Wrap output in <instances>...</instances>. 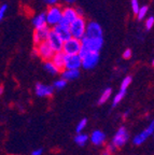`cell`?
Segmentation results:
<instances>
[{"mask_svg": "<svg viewBox=\"0 0 154 155\" xmlns=\"http://www.w3.org/2000/svg\"><path fill=\"white\" fill-rule=\"evenodd\" d=\"M81 40H78V39L71 38L67 41L64 42L63 45V53L65 55H78L81 50Z\"/></svg>", "mask_w": 154, "mask_h": 155, "instance_id": "obj_4", "label": "cell"}, {"mask_svg": "<svg viewBox=\"0 0 154 155\" xmlns=\"http://www.w3.org/2000/svg\"><path fill=\"white\" fill-rule=\"evenodd\" d=\"M111 94H112V90H111L110 87H107V88H105L104 92L101 93L100 97H99V99H98V104H104L105 102L108 101V100L110 99Z\"/></svg>", "mask_w": 154, "mask_h": 155, "instance_id": "obj_21", "label": "cell"}, {"mask_svg": "<svg viewBox=\"0 0 154 155\" xmlns=\"http://www.w3.org/2000/svg\"><path fill=\"white\" fill-rule=\"evenodd\" d=\"M80 75V71L79 70H67V69H64L62 70V79L68 81L75 80L78 79Z\"/></svg>", "mask_w": 154, "mask_h": 155, "instance_id": "obj_19", "label": "cell"}, {"mask_svg": "<svg viewBox=\"0 0 154 155\" xmlns=\"http://www.w3.org/2000/svg\"><path fill=\"white\" fill-rule=\"evenodd\" d=\"M43 2H45L46 5H49L50 7H52V5H55L56 3L58 2V0H43Z\"/></svg>", "mask_w": 154, "mask_h": 155, "instance_id": "obj_33", "label": "cell"}, {"mask_svg": "<svg viewBox=\"0 0 154 155\" xmlns=\"http://www.w3.org/2000/svg\"><path fill=\"white\" fill-rule=\"evenodd\" d=\"M70 34L71 37L78 40H81L85 34V29H86V22L83 17H78L69 25Z\"/></svg>", "mask_w": 154, "mask_h": 155, "instance_id": "obj_2", "label": "cell"}, {"mask_svg": "<svg viewBox=\"0 0 154 155\" xmlns=\"http://www.w3.org/2000/svg\"><path fill=\"white\" fill-rule=\"evenodd\" d=\"M99 63V53L89 52L84 58H82V67L84 69H93Z\"/></svg>", "mask_w": 154, "mask_h": 155, "instance_id": "obj_11", "label": "cell"}, {"mask_svg": "<svg viewBox=\"0 0 154 155\" xmlns=\"http://www.w3.org/2000/svg\"><path fill=\"white\" fill-rule=\"evenodd\" d=\"M153 25H154V17L149 16L147 18V21H146V28H147L148 30H150V29L153 27Z\"/></svg>", "mask_w": 154, "mask_h": 155, "instance_id": "obj_28", "label": "cell"}, {"mask_svg": "<svg viewBox=\"0 0 154 155\" xmlns=\"http://www.w3.org/2000/svg\"><path fill=\"white\" fill-rule=\"evenodd\" d=\"M86 125H87V120L86 119H82L81 121L78 123L77 127H75V131H77V134H81L82 130L86 127Z\"/></svg>", "mask_w": 154, "mask_h": 155, "instance_id": "obj_26", "label": "cell"}, {"mask_svg": "<svg viewBox=\"0 0 154 155\" xmlns=\"http://www.w3.org/2000/svg\"><path fill=\"white\" fill-rule=\"evenodd\" d=\"M106 150H107V151H109V152H110V153H112V154H113V153L116 152V151L118 150V149L116 148V145H114V144H112V143L110 142L108 145H107Z\"/></svg>", "mask_w": 154, "mask_h": 155, "instance_id": "obj_32", "label": "cell"}, {"mask_svg": "<svg viewBox=\"0 0 154 155\" xmlns=\"http://www.w3.org/2000/svg\"><path fill=\"white\" fill-rule=\"evenodd\" d=\"M148 10H149V9H148L147 5H143V7H140L139 11H138V13H137V18L139 19V21H142V19H143L146 16H147Z\"/></svg>", "mask_w": 154, "mask_h": 155, "instance_id": "obj_25", "label": "cell"}, {"mask_svg": "<svg viewBox=\"0 0 154 155\" xmlns=\"http://www.w3.org/2000/svg\"><path fill=\"white\" fill-rule=\"evenodd\" d=\"M152 66H153V67H154V59H153V61H152Z\"/></svg>", "mask_w": 154, "mask_h": 155, "instance_id": "obj_38", "label": "cell"}, {"mask_svg": "<svg viewBox=\"0 0 154 155\" xmlns=\"http://www.w3.org/2000/svg\"><path fill=\"white\" fill-rule=\"evenodd\" d=\"M153 136H154V134H153Z\"/></svg>", "mask_w": 154, "mask_h": 155, "instance_id": "obj_39", "label": "cell"}, {"mask_svg": "<svg viewBox=\"0 0 154 155\" xmlns=\"http://www.w3.org/2000/svg\"><path fill=\"white\" fill-rule=\"evenodd\" d=\"M7 9H8V5H2L0 7V22L3 19L5 15V12H7Z\"/></svg>", "mask_w": 154, "mask_h": 155, "instance_id": "obj_29", "label": "cell"}, {"mask_svg": "<svg viewBox=\"0 0 154 155\" xmlns=\"http://www.w3.org/2000/svg\"><path fill=\"white\" fill-rule=\"evenodd\" d=\"M130 5H132V12H134L136 15H137L138 11H139V9H140L139 1H138V0H132V1H130Z\"/></svg>", "mask_w": 154, "mask_h": 155, "instance_id": "obj_27", "label": "cell"}, {"mask_svg": "<svg viewBox=\"0 0 154 155\" xmlns=\"http://www.w3.org/2000/svg\"><path fill=\"white\" fill-rule=\"evenodd\" d=\"M89 53V52L87 51L86 48H84L83 46H81V50H80V52H79V54H78V55H79L80 57H81V59H82V58H84Z\"/></svg>", "mask_w": 154, "mask_h": 155, "instance_id": "obj_30", "label": "cell"}, {"mask_svg": "<svg viewBox=\"0 0 154 155\" xmlns=\"http://www.w3.org/2000/svg\"><path fill=\"white\" fill-rule=\"evenodd\" d=\"M82 67V59L79 55L65 56V69L67 70H79Z\"/></svg>", "mask_w": 154, "mask_h": 155, "instance_id": "obj_10", "label": "cell"}, {"mask_svg": "<svg viewBox=\"0 0 154 155\" xmlns=\"http://www.w3.org/2000/svg\"><path fill=\"white\" fill-rule=\"evenodd\" d=\"M153 134H154V120H152V121L150 122L149 125H148L147 128L143 129L141 133L138 134V135H136L135 137H134V139H132V143H134L135 145L142 144V143L145 142V141L149 138L150 136H152Z\"/></svg>", "mask_w": 154, "mask_h": 155, "instance_id": "obj_6", "label": "cell"}, {"mask_svg": "<svg viewBox=\"0 0 154 155\" xmlns=\"http://www.w3.org/2000/svg\"><path fill=\"white\" fill-rule=\"evenodd\" d=\"M65 2H67V3H69V5H71V3H73V2H75V0H65Z\"/></svg>", "mask_w": 154, "mask_h": 155, "instance_id": "obj_36", "label": "cell"}, {"mask_svg": "<svg viewBox=\"0 0 154 155\" xmlns=\"http://www.w3.org/2000/svg\"><path fill=\"white\" fill-rule=\"evenodd\" d=\"M66 85H67V81L60 78L59 80H56L55 82L53 83V85H52V86H53L54 88H56V90L60 91V90H63V88H65Z\"/></svg>", "mask_w": 154, "mask_h": 155, "instance_id": "obj_24", "label": "cell"}, {"mask_svg": "<svg viewBox=\"0 0 154 155\" xmlns=\"http://www.w3.org/2000/svg\"><path fill=\"white\" fill-rule=\"evenodd\" d=\"M48 43L51 45V48H53V51L55 52V53H58V52L63 51L64 41L59 38V37L57 36V34L54 31L53 29H51L50 35H49Z\"/></svg>", "mask_w": 154, "mask_h": 155, "instance_id": "obj_9", "label": "cell"}, {"mask_svg": "<svg viewBox=\"0 0 154 155\" xmlns=\"http://www.w3.org/2000/svg\"><path fill=\"white\" fill-rule=\"evenodd\" d=\"M32 25H34L36 29L42 28V27L46 26L45 13H40V14L36 15V16L32 18Z\"/></svg>", "mask_w": 154, "mask_h": 155, "instance_id": "obj_18", "label": "cell"}, {"mask_svg": "<svg viewBox=\"0 0 154 155\" xmlns=\"http://www.w3.org/2000/svg\"><path fill=\"white\" fill-rule=\"evenodd\" d=\"M130 57H132V50L130 48H126L124 53H123V58L124 59H129Z\"/></svg>", "mask_w": 154, "mask_h": 155, "instance_id": "obj_31", "label": "cell"}, {"mask_svg": "<svg viewBox=\"0 0 154 155\" xmlns=\"http://www.w3.org/2000/svg\"><path fill=\"white\" fill-rule=\"evenodd\" d=\"M2 93H3V87L0 86V94H2Z\"/></svg>", "mask_w": 154, "mask_h": 155, "instance_id": "obj_37", "label": "cell"}, {"mask_svg": "<svg viewBox=\"0 0 154 155\" xmlns=\"http://www.w3.org/2000/svg\"><path fill=\"white\" fill-rule=\"evenodd\" d=\"M89 139V137L86 134H77V136L75 137V142L80 147H83L85 143L87 142V140Z\"/></svg>", "mask_w": 154, "mask_h": 155, "instance_id": "obj_22", "label": "cell"}, {"mask_svg": "<svg viewBox=\"0 0 154 155\" xmlns=\"http://www.w3.org/2000/svg\"><path fill=\"white\" fill-rule=\"evenodd\" d=\"M45 18H46V26L49 27H55L62 22L63 18V9L58 5H52L45 12Z\"/></svg>", "mask_w": 154, "mask_h": 155, "instance_id": "obj_1", "label": "cell"}, {"mask_svg": "<svg viewBox=\"0 0 154 155\" xmlns=\"http://www.w3.org/2000/svg\"><path fill=\"white\" fill-rule=\"evenodd\" d=\"M84 37L86 38H102V28L96 22H89L86 24Z\"/></svg>", "mask_w": 154, "mask_h": 155, "instance_id": "obj_8", "label": "cell"}, {"mask_svg": "<svg viewBox=\"0 0 154 155\" xmlns=\"http://www.w3.org/2000/svg\"><path fill=\"white\" fill-rule=\"evenodd\" d=\"M44 69H45L49 73H51V74H57V73L60 72L59 69H57L51 61L44 63Z\"/></svg>", "mask_w": 154, "mask_h": 155, "instance_id": "obj_23", "label": "cell"}, {"mask_svg": "<svg viewBox=\"0 0 154 155\" xmlns=\"http://www.w3.org/2000/svg\"><path fill=\"white\" fill-rule=\"evenodd\" d=\"M78 13L77 10L75 8L71 7H66L63 9V18H62V22L59 24H64V25H68L69 26L71 23L75 21V18H78Z\"/></svg>", "mask_w": 154, "mask_h": 155, "instance_id": "obj_12", "label": "cell"}, {"mask_svg": "<svg viewBox=\"0 0 154 155\" xmlns=\"http://www.w3.org/2000/svg\"><path fill=\"white\" fill-rule=\"evenodd\" d=\"M42 153H43V150H42V149H37V150L32 151V155H42Z\"/></svg>", "mask_w": 154, "mask_h": 155, "instance_id": "obj_34", "label": "cell"}, {"mask_svg": "<svg viewBox=\"0 0 154 155\" xmlns=\"http://www.w3.org/2000/svg\"><path fill=\"white\" fill-rule=\"evenodd\" d=\"M35 91H36V94L38 97H51L53 95L54 87L51 85L42 84V83H37Z\"/></svg>", "mask_w": 154, "mask_h": 155, "instance_id": "obj_15", "label": "cell"}, {"mask_svg": "<svg viewBox=\"0 0 154 155\" xmlns=\"http://www.w3.org/2000/svg\"><path fill=\"white\" fill-rule=\"evenodd\" d=\"M126 91H127V88H124V87H120V91L118 92V94L114 96L113 98V102H112V108H114V107H116L119 104H120L121 101L123 100V98L125 97L126 95Z\"/></svg>", "mask_w": 154, "mask_h": 155, "instance_id": "obj_20", "label": "cell"}, {"mask_svg": "<svg viewBox=\"0 0 154 155\" xmlns=\"http://www.w3.org/2000/svg\"><path fill=\"white\" fill-rule=\"evenodd\" d=\"M36 48H37L38 55L40 56L42 59H44L45 61H51L52 57L54 56V54H55V52L53 51V48H51V45L48 43V41L40 43L39 45L36 46Z\"/></svg>", "mask_w": 154, "mask_h": 155, "instance_id": "obj_7", "label": "cell"}, {"mask_svg": "<svg viewBox=\"0 0 154 155\" xmlns=\"http://www.w3.org/2000/svg\"><path fill=\"white\" fill-rule=\"evenodd\" d=\"M89 139H91V142L94 145L100 147L106 142V134L101 130H94L92 133Z\"/></svg>", "mask_w": 154, "mask_h": 155, "instance_id": "obj_16", "label": "cell"}, {"mask_svg": "<svg viewBox=\"0 0 154 155\" xmlns=\"http://www.w3.org/2000/svg\"><path fill=\"white\" fill-rule=\"evenodd\" d=\"M81 44L84 48H86L89 52H94V53H99V51L102 48L104 44V38H86L83 37L81 39Z\"/></svg>", "mask_w": 154, "mask_h": 155, "instance_id": "obj_3", "label": "cell"}, {"mask_svg": "<svg viewBox=\"0 0 154 155\" xmlns=\"http://www.w3.org/2000/svg\"><path fill=\"white\" fill-rule=\"evenodd\" d=\"M101 155H113L112 153H110L109 151H107V150H105V151H102V153H101Z\"/></svg>", "mask_w": 154, "mask_h": 155, "instance_id": "obj_35", "label": "cell"}, {"mask_svg": "<svg viewBox=\"0 0 154 155\" xmlns=\"http://www.w3.org/2000/svg\"><path fill=\"white\" fill-rule=\"evenodd\" d=\"M51 29L49 26H44L42 28H39L36 29V31L34 34V43L35 45H39L40 43L42 42H45L48 41V38H49V35H50Z\"/></svg>", "mask_w": 154, "mask_h": 155, "instance_id": "obj_13", "label": "cell"}, {"mask_svg": "<svg viewBox=\"0 0 154 155\" xmlns=\"http://www.w3.org/2000/svg\"><path fill=\"white\" fill-rule=\"evenodd\" d=\"M128 139H129V134H128L127 129H126L124 126H122V127H120V128L116 130V133L114 134L113 138L111 140V143L116 145V149H119V148L124 147V145L126 144V142L128 141Z\"/></svg>", "mask_w": 154, "mask_h": 155, "instance_id": "obj_5", "label": "cell"}, {"mask_svg": "<svg viewBox=\"0 0 154 155\" xmlns=\"http://www.w3.org/2000/svg\"><path fill=\"white\" fill-rule=\"evenodd\" d=\"M65 54L63 52H58V53H55L54 56L52 57L51 61L54 64L57 69H59V71L64 70L65 69Z\"/></svg>", "mask_w": 154, "mask_h": 155, "instance_id": "obj_17", "label": "cell"}, {"mask_svg": "<svg viewBox=\"0 0 154 155\" xmlns=\"http://www.w3.org/2000/svg\"><path fill=\"white\" fill-rule=\"evenodd\" d=\"M53 30L57 34V36L59 37L64 42L72 38V37H71V34H70V29H69V26H68V25L58 24L54 27Z\"/></svg>", "mask_w": 154, "mask_h": 155, "instance_id": "obj_14", "label": "cell"}]
</instances>
